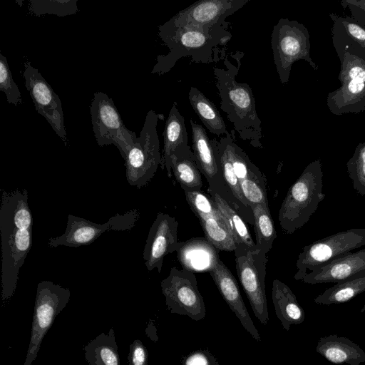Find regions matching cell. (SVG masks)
<instances>
[{"label": "cell", "mask_w": 365, "mask_h": 365, "mask_svg": "<svg viewBox=\"0 0 365 365\" xmlns=\"http://www.w3.org/2000/svg\"><path fill=\"white\" fill-rule=\"evenodd\" d=\"M33 217L26 189L3 191L0 207L1 297L14 295L20 268L32 245Z\"/></svg>", "instance_id": "cell-1"}, {"label": "cell", "mask_w": 365, "mask_h": 365, "mask_svg": "<svg viewBox=\"0 0 365 365\" xmlns=\"http://www.w3.org/2000/svg\"><path fill=\"white\" fill-rule=\"evenodd\" d=\"M227 27H176L169 21L159 26L158 36L169 51L157 56L152 73L164 75L179 59L187 56L194 63L209 64L217 61L219 46L226 44L232 37Z\"/></svg>", "instance_id": "cell-2"}, {"label": "cell", "mask_w": 365, "mask_h": 365, "mask_svg": "<svg viewBox=\"0 0 365 365\" xmlns=\"http://www.w3.org/2000/svg\"><path fill=\"white\" fill-rule=\"evenodd\" d=\"M243 55L244 53L237 51L232 56L237 61V65L230 62L227 56L221 55L225 68H213L215 86L220 98V108L226 113L239 137L248 141L254 148H262V123L256 110L252 88L249 84L239 83L236 80Z\"/></svg>", "instance_id": "cell-3"}, {"label": "cell", "mask_w": 365, "mask_h": 365, "mask_svg": "<svg viewBox=\"0 0 365 365\" xmlns=\"http://www.w3.org/2000/svg\"><path fill=\"white\" fill-rule=\"evenodd\" d=\"M323 175L319 158L311 162L289 187L278 216L280 227L286 233L292 234L303 227L325 198Z\"/></svg>", "instance_id": "cell-4"}, {"label": "cell", "mask_w": 365, "mask_h": 365, "mask_svg": "<svg viewBox=\"0 0 365 365\" xmlns=\"http://www.w3.org/2000/svg\"><path fill=\"white\" fill-rule=\"evenodd\" d=\"M334 49L341 63V86L329 93L328 108L336 115L359 113L365 110V49L355 43Z\"/></svg>", "instance_id": "cell-5"}, {"label": "cell", "mask_w": 365, "mask_h": 365, "mask_svg": "<svg viewBox=\"0 0 365 365\" xmlns=\"http://www.w3.org/2000/svg\"><path fill=\"white\" fill-rule=\"evenodd\" d=\"M309 33L307 28L296 20L281 18L271 34L274 63L282 84L289 80L292 66L299 60L307 61L314 70L318 66L310 56Z\"/></svg>", "instance_id": "cell-6"}, {"label": "cell", "mask_w": 365, "mask_h": 365, "mask_svg": "<svg viewBox=\"0 0 365 365\" xmlns=\"http://www.w3.org/2000/svg\"><path fill=\"white\" fill-rule=\"evenodd\" d=\"M160 116L153 110L148 112L139 137L124 158L126 180L130 185L138 188L148 184L161 164L162 155L157 133V124Z\"/></svg>", "instance_id": "cell-7"}, {"label": "cell", "mask_w": 365, "mask_h": 365, "mask_svg": "<svg viewBox=\"0 0 365 365\" xmlns=\"http://www.w3.org/2000/svg\"><path fill=\"white\" fill-rule=\"evenodd\" d=\"M235 267L238 279L257 320L267 325L269 320L265 291L267 254L256 248L237 245Z\"/></svg>", "instance_id": "cell-8"}, {"label": "cell", "mask_w": 365, "mask_h": 365, "mask_svg": "<svg viewBox=\"0 0 365 365\" xmlns=\"http://www.w3.org/2000/svg\"><path fill=\"white\" fill-rule=\"evenodd\" d=\"M365 245V228H352L326 237L304 247L296 262L294 276L302 280L336 257Z\"/></svg>", "instance_id": "cell-9"}, {"label": "cell", "mask_w": 365, "mask_h": 365, "mask_svg": "<svg viewBox=\"0 0 365 365\" xmlns=\"http://www.w3.org/2000/svg\"><path fill=\"white\" fill-rule=\"evenodd\" d=\"M70 296L68 288L51 281H41L38 284L31 334L24 365H31L36 359L44 336L56 317L68 303Z\"/></svg>", "instance_id": "cell-10"}, {"label": "cell", "mask_w": 365, "mask_h": 365, "mask_svg": "<svg viewBox=\"0 0 365 365\" xmlns=\"http://www.w3.org/2000/svg\"><path fill=\"white\" fill-rule=\"evenodd\" d=\"M90 111L98 145L113 144L125 158L138 137L125 126L113 100L106 93L97 91L93 95Z\"/></svg>", "instance_id": "cell-11"}, {"label": "cell", "mask_w": 365, "mask_h": 365, "mask_svg": "<svg viewBox=\"0 0 365 365\" xmlns=\"http://www.w3.org/2000/svg\"><path fill=\"white\" fill-rule=\"evenodd\" d=\"M160 286L165 304L172 314L185 315L195 321L205 318V303L195 273L173 267Z\"/></svg>", "instance_id": "cell-12"}, {"label": "cell", "mask_w": 365, "mask_h": 365, "mask_svg": "<svg viewBox=\"0 0 365 365\" xmlns=\"http://www.w3.org/2000/svg\"><path fill=\"white\" fill-rule=\"evenodd\" d=\"M139 217V211L135 208L124 214L117 213L106 222L98 224L70 214L65 232L61 236L50 238L48 244L50 247L88 245L106 232L131 230Z\"/></svg>", "instance_id": "cell-13"}, {"label": "cell", "mask_w": 365, "mask_h": 365, "mask_svg": "<svg viewBox=\"0 0 365 365\" xmlns=\"http://www.w3.org/2000/svg\"><path fill=\"white\" fill-rule=\"evenodd\" d=\"M25 86L38 114L46 118L56 135L68 144L61 101L46 80L30 62L24 64Z\"/></svg>", "instance_id": "cell-14"}, {"label": "cell", "mask_w": 365, "mask_h": 365, "mask_svg": "<svg viewBox=\"0 0 365 365\" xmlns=\"http://www.w3.org/2000/svg\"><path fill=\"white\" fill-rule=\"evenodd\" d=\"M247 204L251 207L255 204L267 203L266 178L261 170L251 161L247 153L235 140V131L220 136Z\"/></svg>", "instance_id": "cell-15"}, {"label": "cell", "mask_w": 365, "mask_h": 365, "mask_svg": "<svg viewBox=\"0 0 365 365\" xmlns=\"http://www.w3.org/2000/svg\"><path fill=\"white\" fill-rule=\"evenodd\" d=\"M250 0H201L178 12L168 21L176 27L228 26L225 19Z\"/></svg>", "instance_id": "cell-16"}, {"label": "cell", "mask_w": 365, "mask_h": 365, "mask_svg": "<svg viewBox=\"0 0 365 365\" xmlns=\"http://www.w3.org/2000/svg\"><path fill=\"white\" fill-rule=\"evenodd\" d=\"M192 129V149L197 165L208 182V190L219 194L231 206L235 202L223 180L220 165L217 156L213 140L210 139L205 129L192 119L190 120Z\"/></svg>", "instance_id": "cell-17"}, {"label": "cell", "mask_w": 365, "mask_h": 365, "mask_svg": "<svg viewBox=\"0 0 365 365\" xmlns=\"http://www.w3.org/2000/svg\"><path fill=\"white\" fill-rule=\"evenodd\" d=\"M178 222L169 214L158 212L152 224L143 252L145 265L149 272L155 268L160 273L164 258L176 252Z\"/></svg>", "instance_id": "cell-18"}, {"label": "cell", "mask_w": 365, "mask_h": 365, "mask_svg": "<svg viewBox=\"0 0 365 365\" xmlns=\"http://www.w3.org/2000/svg\"><path fill=\"white\" fill-rule=\"evenodd\" d=\"M209 274L224 300L240 321L242 327L257 342H260V334L248 313L234 275L220 259L210 270Z\"/></svg>", "instance_id": "cell-19"}, {"label": "cell", "mask_w": 365, "mask_h": 365, "mask_svg": "<svg viewBox=\"0 0 365 365\" xmlns=\"http://www.w3.org/2000/svg\"><path fill=\"white\" fill-rule=\"evenodd\" d=\"M365 274V249L341 255L316 271L306 274L301 281L309 284L338 283Z\"/></svg>", "instance_id": "cell-20"}, {"label": "cell", "mask_w": 365, "mask_h": 365, "mask_svg": "<svg viewBox=\"0 0 365 365\" xmlns=\"http://www.w3.org/2000/svg\"><path fill=\"white\" fill-rule=\"evenodd\" d=\"M176 252L182 269L193 273L209 272L220 259L218 250L205 237L179 242Z\"/></svg>", "instance_id": "cell-21"}, {"label": "cell", "mask_w": 365, "mask_h": 365, "mask_svg": "<svg viewBox=\"0 0 365 365\" xmlns=\"http://www.w3.org/2000/svg\"><path fill=\"white\" fill-rule=\"evenodd\" d=\"M316 351L335 364L361 365L365 362V352L359 345L336 334L320 337Z\"/></svg>", "instance_id": "cell-22"}, {"label": "cell", "mask_w": 365, "mask_h": 365, "mask_svg": "<svg viewBox=\"0 0 365 365\" xmlns=\"http://www.w3.org/2000/svg\"><path fill=\"white\" fill-rule=\"evenodd\" d=\"M163 148L160 167L165 169L168 176L173 175L171 170V157L177 151L187 148L188 145L187 132L185 119L177 108L175 102L170 110L163 133Z\"/></svg>", "instance_id": "cell-23"}, {"label": "cell", "mask_w": 365, "mask_h": 365, "mask_svg": "<svg viewBox=\"0 0 365 365\" xmlns=\"http://www.w3.org/2000/svg\"><path fill=\"white\" fill-rule=\"evenodd\" d=\"M272 297L276 315L286 331H289L292 325L304 322V311L298 303L295 294L286 284L274 279Z\"/></svg>", "instance_id": "cell-24"}, {"label": "cell", "mask_w": 365, "mask_h": 365, "mask_svg": "<svg viewBox=\"0 0 365 365\" xmlns=\"http://www.w3.org/2000/svg\"><path fill=\"white\" fill-rule=\"evenodd\" d=\"M212 140L215 145L223 180L235 202V209L245 222L254 225L252 210L243 196L239 180L225 145L220 140H217L215 138Z\"/></svg>", "instance_id": "cell-25"}, {"label": "cell", "mask_w": 365, "mask_h": 365, "mask_svg": "<svg viewBox=\"0 0 365 365\" xmlns=\"http://www.w3.org/2000/svg\"><path fill=\"white\" fill-rule=\"evenodd\" d=\"M170 165L173 175L184 191H202L201 173L190 146L175 152Z\"/></svg>", "instance_id": "cell-26"}, {"label": "cell", "mask_w": 365, "mask_h": 365, "mask_svg": "<svg viewBox=\"0 0 365 365\" xmlns=\"http://www.w3.org/2000/svg\"><path fill=\"white\" fill-rule=\"evenodd\" d=\"M89 365H120V357L114 330L102 332L83 347Z\"/></svg>", "instance_id": "cell-27"}, {"label": "cell", "mask_w": 365, "mask_h": 365, "mask_svg": "<svg viewBox=\"0 0 365 365\" xmlns=\"http://www.w3.org/2000/svg\"><path fill=\"white\" fill-rule=\"evenodd\" d=\"M188 99L192 109L211 133L217 136L230 134L224 119L216 106L203 93L195 87H191Z\"/></svg>", "instance_id": "cell-28"}, {"label": "cell", "mask_w": 365, "mask_h": 365, "mask_svg": "<svg viewBox=\"0 0 365 365\" xmlns=\"http://www.w3.org/2000/svg\"><path fill=\"white\" fill-rule=\"evenodd\" d=\"M333 21L331 38L334 48L346 44L355 43L365 49V26L351 16L329 14Z\"/></svg>", "instance_id": "cell-29"}, {"label": "cell", "mask_w": 365, "mask_h": 365, "mask_svg": "<svg viewBox=\"0 0 365 365\" xmlns=\"http://www.w3.org/2000/svg\"><path fill=\"white\" fill-rule=\"evenodd\" d=\"M210 197L215 203L221 215L230 229L237 245H243L251 249H255L254 242L250 230L238 212L232 207L219 194L207 190Z\"/></svg>", "instance_id": "cell-30"}, {"label": "cell", "mask_w": 365, "mask_h": 365, "mask_svg": "<svg viewBox=\"0 0 365 365\" xmlns=\"http://www.w3.org/2000/svg\"><path fill=\"white\" fill-rule=\"evenodd\" d=\"M251 208L254 217L255 247L267 255L277 237L268 203L255 204Z\"/></svg>", "instance_id": "cell-31"}, {"label": "cell", "mask_w": 365, "mask_h": 365, "mask_svg": "<svg viewBox=\"0 0 365 365\" xmlns=\"http://www.w3.org/2000/svg\"><path fill=\"white\" fill-rule=\"evenodd\" d=\"M365 292V274L338 282L314 298L316 304L330 305L345 303Z\"/></svg>", "instance_id": "cell-32"}, {"label": "cell", "mask_w": 365, "mask_h": 365, "mask_svg": "<svg viewBox=\"0 0 365 365\" xmlns=\"http://www.w3.org/2000/svg\"><path fill=\"white\" fill-rule=\"evenodd\" d=\"M197 218L205 237L218 250H235L236 242L223 217L201 216Z\"/></svg>", "instance_id": "cell-33"}, {"label": "cell", "mask_w": 365, "mask_h": 365, "mask_svg": "<svg viewBox=\"0 0 365 365\" xmlns=\"http://www.w3.org/2000/svg\"><path fill=\"white\" fill-rule=\"evenodd\" d=\"M28 9L36 16L52 14L63 17L75 14L78 11L77 0H30Z\"/></svg>", "instance_id": "cell-34"}, {"label": "cell", "mask_w": 365, "mask_h": 365, "mask_svg": "<svg viewBox=\"0 0 365 365\" xmlns=\"http://www.w3.org/2000/svg\"><path fill=\"white\" fill-rule=\"evenodd\" d=\"M349 177L355 191L365 195V142L356 147L352 157L346 163Z\"/></svg>", "instance_id": "cell-35"}, {"label": "cell", "mask_w": 365, "mask_h": 365, "mask_svg": "<svg viewBox=\"0 0 365 365\" xmlns=\"http://www.w3.org/2000/svg\"><path fill=\"white\" fill-rule=\"evenodd\" d=\"M184 192L190 209L197 217H222L212 198L202 191H184Z\"/></svg>", "instance_id": "cell-36"}, {"label": "cell", "mask_w": 365, "mask_h": 365, "mask_svg": "<svg viewBox=\"0 0 365 365\" xmlns=\"http://www.w3.org/2000/svg\"><path fill=\"white\" fill-rule=\"evenodd\" d=\"M0 91L5 93L9 103L18 106L22 102L21 93L14 82L6 58L0 53Z\"/></svg>", "instance_id": "cell-37"}, {"label": "cell", "mask_w": 365, "mask_h": 365, "mask_svg": "<svg viewBox=\"0 0 365 365\" xmlns=\"http://www.w3.org/2000/svg\"><path fill=\"white\" fill-rule=\"evenodd\" d=\"M128 360L129 365H148V352L140 340L135 339L130 344Z\"/></svg>", "instance_id": "cell-38"}, {"label": "cell", "mask_w": 365, "mask_h": 365, "mask_svg": "<svg viewBox=\"0 0 365 365\" xmlns=\"http://www.w3.org/2000/svg\"><path fill=\"white\" fill-rule=\"evenodd\" d=\"M182 365H220L215 357L207 349L190 353L182 361Z\"/></svg>", "instance_id": "cell-39"}, {"label": "cell", "mask_w": 365, "mask_h": 365, "mask_svg": "<svg viewBox=\"0 0 365 365\" xmlns=\"http://www.w3.org/2000/svg\"><path fill=\"white\" fill-rule=\"evenodd\" d=\"M340 4L343 8L349 9L354 19L365 26V0H345Z\"/></svg>", "instance_id": "cell-40"}]
</instances>
